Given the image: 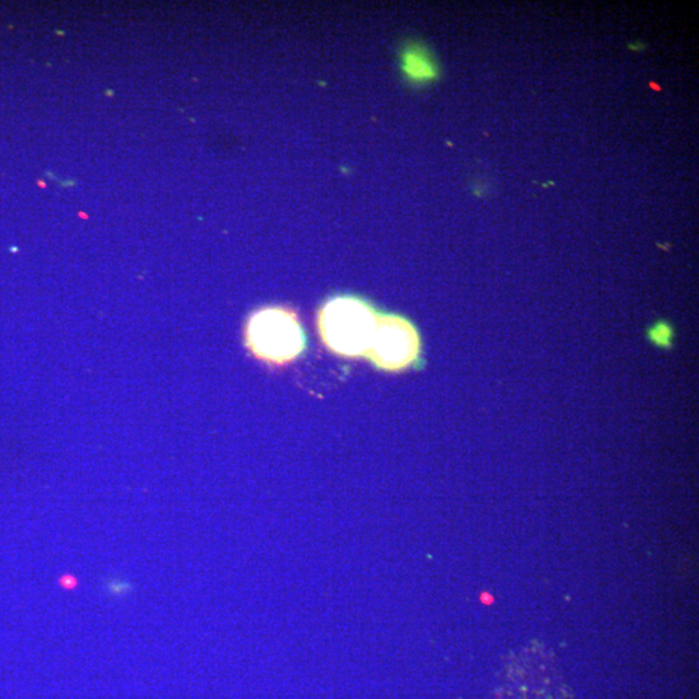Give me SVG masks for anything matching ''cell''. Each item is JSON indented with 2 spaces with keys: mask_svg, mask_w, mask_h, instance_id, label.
Returning <instances> with one entry per match:
<instances>
[{
  "mask_svg": "<svg viewBox=\"0 0 699 699\" xmlns=\"http://www.w3.org/2000/svg\"><path fill=\"white\" fill-rule=\"evenodd\" d=\"M366 356L385 373L418 367L422 360V341L417 325L404 317L378 315Z\"/></svg>",
  "mask_w": 699,
  "mask_h": 699,
  "instance_id": "3",
  "label": "cell"
},
{
  "mask_svg": "<svg viewBox=\"0 0 699 699\" xmlns=\"http://www.w3.org/2000/svg\"><path fill=\"white\" fill-rule=\"evenodd\" d=\"M103 589L108 596L112 597H125L130 592H133V586H131V582L122 578L109 577L104 579Z\"/></svg>",
  "mask_w": 699,
  "mask_h": 699,
  "instance_id": "6",
  "label": "cell"
},
{
  "mask_svg": "<svg viewBox=\"0 0 699 699\" xmlns=\"http://www.w3.org/2000/svg\"><path fill=\"white\" fill-rule=\"evenodd\" d=\"M402 69L406 77L418 85L433 82L440 77V67L431 51L414 43L403 51Z\"/></svg>",
  "mask_w": 699,
  "mask_h": 699,
  "instance_id": "4",
  "label": "cell"
},
{
  "mask_svg": "<svg viewBox=\"0 0 699 699\" xmlns=\"http://www.w3.org/2000/svg\"><path fill=\"white\" fill-rule=\"evenodd\" d=\"M646 339L661 350H672L675 346L676 330L666 319H661L646 330Z\"/></svg>",
  "mask_w": 699,
  "mask_h": 699,
  "instance_id": "5",
  "label": "cell"
},
{
  "mask_svg": "<svg viewBox=\"0 0 699 699\" xmlns=\"http://www.w3.org/2000/svg\"><path fill=\"white\" fill-rule=\"evenodd\" d=\"M246 346L257 359L287 366L304 352L308 340L295 311L280 306L259 309L247 320Z\"/></svg>",
  "mask_w": 699,
  "mask_h": 699,
  "instance_id": "2",
  "label": "cell"
},
{
  "mask_svg": "<svg viewBox=\"0 0 699 699\" xmlns=\"http://www.w3.org/2000/svg\"><path fill=\"white\" fill-rule=\"evenodd\" d=\"M377 317L373 306L359 297L331 298L319 311L320 337L334 354L345 358L366 356L374 336Z\"/></svg>",
  "mask_w": 699,
  "mask_h": 699,
  "instance_id": "1",
  "label": "cell"
}]
</instances>
